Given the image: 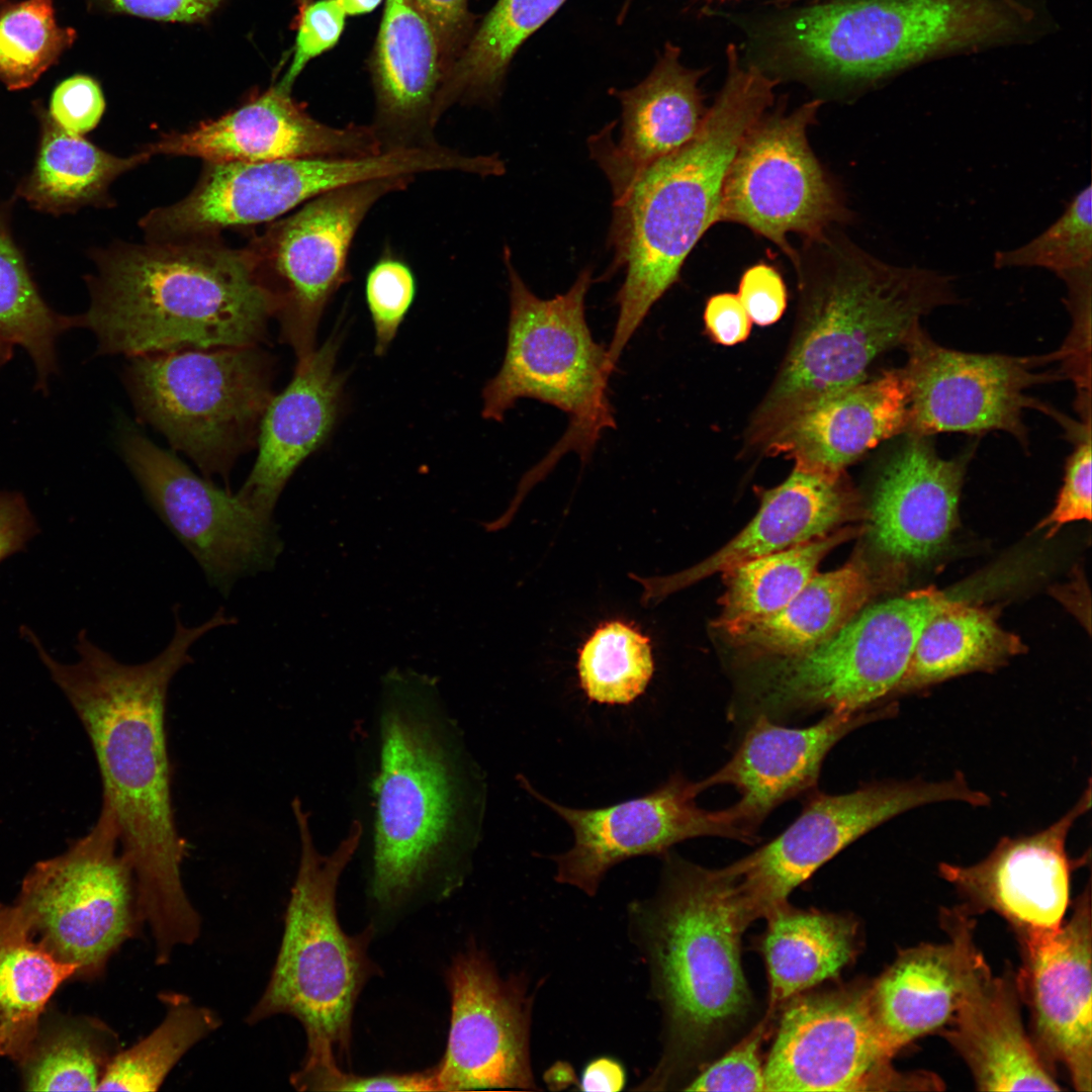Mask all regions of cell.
I'll use <instances>...</instances> for the list:
<instances>
[{"label": "cell", "instance_id": "1", "mask_svg": "<svg viewBox=\"0 0 1092 1092\" xmlns=\"http://www.w3.org/2000/svg\"><path fill=\"white\" fill-rule=\"evenodd\" d=\"M235 623L220 608L202 624L185 626L175 607L171 641L156 657L138 664L116 660L85 631L77 638L78 660L63 663L31 630H22L90 740L102 781V804L114 815L121 850L134 876L140 917L159 956L192 944L201 930L182 881L187 846L173 808L167 694L175 674L193 661L194 643Z\"/></svg>", "mask_w": 1092, "mask_h": 1092}, {"label": "cell", "instance_id": "2", "mask_svg": "<svg viewBox=\"0 0 1092 1092\" xmlns=\"http://www.w3.org/2000/svg\"><path fill=\"white\" fill-rule=\"evenodd\" d=\"M92 259L90 305L72 321L95 334L99 355L259 345L279 307L252 250L217 237L115 244Z\"/></svg>", "mask_w": 1092, "mask_h": 1092}, {"label": "cell", "instance_id": "3", "mask_svg": "<svg viewBox=\"0 0 1092 1092\" xmlns=\"http://www.w3.org/2000/svg\"><path fill=\"white\" fill-rule=\"evenodd\" d=\"M663 857L658 891L628 910L663 1019L661 1055L639 1091L680 1084L751 1006L740 940L754 920L736 879L726 868Z\"/></svg>", "mask_w": 1092, "mask_h": 1092}, {"label": "cell", "instance_id": "4", "mask_svg": "<svg viewBox=\"0 0 1092 1092\" xmlns=\"http://www.w3.org/2000/svg\"><path fill=\"white\" fill-rule=\"evenodd\" d=\"M439 703L435 679L383 678L373 783L371 894L381 906L411 895L467 853L480 812L478 781Z\"/></svg>", "mask_w": 1092, "mask_h": 1092}, {"label": "cell", "instance_id": "5", "mask_svg": "<svg viewBox=\"0 0 1092 1092\" xmlns=\"http://www.w3.org/2000/svg\"><path fill=\"white\" fill-rule=\"evenodd\" d=\"M727 65L725 84L698 133L650 165L613 203L608 242L614 258L608 274L626 270L608 346L615 365L651 307L678 281L694 247L718 222L729 165L772 103L776 81L755 66H742L732 46Z\"/></svg>", "mask_w": 1092, "mask_h": 1092}, {"label": "cell", "instance_id": "6", "mask_svg": "<svg viewBox=\"0 0 1092 1092\" xmlns=\"http://www.w3.org/2000/svg\"><path fill=\"white\" fill-rule=\"evenodd\" d=\"M817 242L824 251L819 266L796 268V327L749 428L754 445L799 407L864 380L873 362L903 347L922 316L959 301L952 276L888 264L826 236Z\"/></svg>", "mask_w": 1092, "mask_h": 1092}, {"label": "cell", "instance_id": "7", "mask_svg": "<svg viewBox=\"0 0 1092 1092\" xmlns=\"http://www.w3.org/2000/svg\"><path fill=\"white\" fill-rule=\"evenodd\" d=\"M292 809L300 838L298 870L274 968L246 1021L253 1025L290 1015L305 1031L303 1064L338 1062L349 1054L359 994L377 972L367 954L372 930L348 935L336 910L339 880L360 843L362 826L354 821L336 849L323 854L301 802L294 800Z\"/></svg>", "mask_w": 1092, "mask_h": 1092}, {"label": "cell", "instance_id": "8", "mask_svg": "<svg viewBox=\"0 0 1092 1092\" xmlns=\"http://www.w3.org/2000/svg\"><path fill=\"white\" fill-rule=\"evenodd\" d=\"M1041 24L1030 0H829L796 14L782 40L808 68L867 84L939 57L1029 40Z\"/></svg>", "mask_w": 1092, "mask_h": 1092}, {"label": "cell", "instance_id": "9", "mask_svg": "<svg viewBox=\"0 0 1092 1092\" xmlns=\"http://www.w3.org/2000/svg\"><path fill=\"white\" fill-rule=\"evenodd\" d=\"M510 283V316L500 369L482 391V417L502 422L521 398L555 406L568 417L557 445L528 477L535 482L563 454L582 461L607 429L616 428L609 378L616 366L608 349L595 341L585 318V295L593 271L584 268L571 287L553 298L536 296L512 263L505 247Z\"/></svg>", "mask_w": 1092, "mask_h": 1092}, {"label": "cell", "instance_id": "10", "mask_svg": "<svg viewBox=\"0 0 1092 1092\" xmlns=\"http://www.w3.org/2000/svg\"><path fill=\"white\" fill-rule=\"evenodd\" d=\"M273 366L259 345L181 350L130 358L124 381L139 416L205 478L228 484L238 457L257 443Z\"/></svg>", "mask_w": 1092, "mask_h": 1092}, {"label": "cell", "instance_id": "11", "mask_svg": "<svg viewBox=\"0 0 1092 1092\" xmlns=\"http://www.w3.org/2000/svg\"><path fill=\"white\" fill-rule=\"evenodd\" d=\"M953 600L928 586L862 609L802 653L770 657L746 694V715L783 723L817 711L890 703L926 624Z\"/></svg>", "mask_w": 1092, "mask_h": 1092}, {"label": "cell", "instance_id": "12", "mask_svg": "<svg viewBox=\"0 0 1092 1092\" xmlns=\"http://www.w3.org/2000/svg\"><path fill=\"white\" fill-rule=\"evenodd\" d=\"M14 905L33 937L78 979H96L142 923L134 876L112 811L63 853L35 863Z\"/></svg>", "mask_w": 1092, "mask_h": 1092}, {"label": "cell", "instance_id": "13", "mask_svg": "<svg viewBox=\"0 0 1092 1092\" xmlns=\"http://www.w3.org/2000/svg\"><path fill=\"white\" fill-rule=\"evenodd\" d=\"M943 802L984 807L991 798L971 787L962 772L939 781L873 782L839 795L813 791L781 834L725 868L736 878L753 920L765 917L862 835L905 812Z\"/></svg>", "mask_w": 1092, "mask_h": 1092}, {"label": "cell", "instance_id": "14", "mask_svg": "<svg viewBox=\"0 0 1092 1092\" xmlns=\"http://www.w3.org/2000/svg\"><path fill=\"white\" fill-rule=\"evenodd\" d=\"M414 179L386 177L331 191L277 220L249 244L278 299L280 340L293 349L297 362L314 351L323 313L349 279L350 250L366 215Z\"/></svg>", "mask_w": 1092, "mask_h": 1092}, {"label": "cell", "instance_id": "15", "mask_svg": "<svg viewBox=\"0 0 1092 1092\" xmlns=\"http://www.w3.org/2000/svg\"><path fill=\"white\" fill-rule=\"evenodd\" d=\"M820 100L789 114L762 116L746 133L726 173L718 221L744 225L778 246L797 265L788 236L823 239L846 210L815 157L807 129Z\"/></svg>", "mask_w": 1092, "mask_h": 1092}, {"label": "cell", "instance_id": "16", "mask_svg": "<svg viewBox=\"0 0 1092 1092\" xmlns=\"http://www.w3.org/2000/svg\"><path fill=\"white\" fill-rule=\"evenodd\" d=\"M120 446L152 509L221 595L228 597L240 578L275 566L283 543L273 520L133 429L123 432Z\"/></svg>", "mask_w": 1092, "mask_h": 1092}, {"label": "cell", "instance_id": "17", "mask_svg": "<svg viewBox=\"0 0 1092 1092\" xmlns=\"http://www.w3.org/2000/svg\"><path fill=\"white\" fill-rule=\"evenodd\" d=\"M767 1060L765 1091H884L929 1084L891 1065L870 1004V983L787 1002Z\"/></svg>", "mask_w": 1092, "mask_h": 1092}, {"label": "cell", "instance_id": "18", "mask_svg": "<svg viewBox=\"0 0 1092 1092\" xmlns=\"http://www.w3.org/2000/svg\"><path fill=\"white\" fill-rule=\"evenodd\" d=\"M903 348L909 385L906 434H982L1002 431L1028 446L1023 416L1043 404L1029 397L1032 386L1064 378L1041 370L1060 360L1059 351L1044 356L981 354L953 350L916 328Z\"/></svg>", "mask_w": 1092, "mask_h": 1092}, {"label": "cell", "instance_id": "19", "mask_svg": "<svg viewBox=\"0 0 1092 1092\" xmlns=\"http://www.w3.org/2000/svg\"><path fill=\"white\" fill-rule=\"evenodd\" d=\"M518 782L571 828L573 845L552 857L555 880L587 896H595L608 871L626 859L664 855L674 844L701 836L742 842L756 838L739 825L730 807L717 811L700 807L697 797L705 791L701 781H690L678 771L645 795L590 809L555 803L522 775Z\"/></svg>", "mask_w": 1092, "mask_h": 1092}, {"label": "cell", "instance_id": "20", "mask_svg": "<svg viewBox=\"0 0 1092 1092\" xmlns=\"http://www.w3.org/2000/svg\"><path fill=\"white\" fill-rule=\"evenodd\" d=\"M446 979L451 1014L444 1056L433 1068L438 1091L537 1090L530 1058L534 996L526 978H502L471 947L454 958Z\"/></svg>", "mask_w": 1092, "mask_h": 1092}, {"label": "cell", "instance_id": "21", "mask_svg": "<svg viewBox=\"0 0 1092 1092\" xmlns=\"http://www.w3.org/2000/svg\"><path fill=\"white\" fill-rule=\"evenodd\" d=\"M364 176L362 162L350 157L206 163L186 197L151 210L140 226L149 241L217 237L226 228L277 218Z\"/></svg>", "mask_w": 1092, "mask_h": 1092}, {"label": "cell", "instance_id": "22", "mask_svg": "<svg viewBox=\"0 0 1092 1092\" xmlns=\"http://www.w3.org/2000/svg\"><path fill=\"white\" fill-rule=\"evenodd\" d=\"M1088 781L1077 802L1048 827L1002 837L990 853L970 866L941 862L939 876L966 899L971 912L994 911L1017 933L1020 944L1055 933L1070 902L1077 860L1067 851L1074 824L1091 808Z\"/></svg>", "mask_w": 1092, "mask_h": 1092}, {"label": "cell", "instance_id": "23", "mask_svg": "<svg viewBox=\"0 0 1092 1092\" xmlns=\"http://www.w3.org/2000/svg\"><path fill=\"white\" fill-rule=\"evenodd\" d=\"M1091 904L1089 885L1053 934L1021 944L1015 982L1030 1011L1038 1053L1068 1071L1078 1091L1092 1089Z\"/></svg>", "mask_w": 1092, "mask_h": 1092}, {"label": "cell", "instance_id": "24", "mask_svg": "<svg viewBox=\"0 0 1092 1092\" xmlns=\"http://www.w3.org/2000/svg\"><path fill=\"white\" fill-rule=\"evenodd\" d=\"M279 84L239 108L186 131L163 133L142 152L206 163L363 157L383 152L370 125L331 126L314 119Z\"/></svg>", "mask_w": 1092, "mask_h": 1092}, {"label": "cell", "instance_id": "25", "mask_svg": "<svg viewBox=\"0 0 1092 1092\" xmlns=\"http://www.w3.org/2000/svg\"><path fill=\"white\" fill-rule=\"evenodd\" d=\"M898 712L896 702L862 711L827 712L807 727H787L764 715L750 719L732 757L701 781L704 790L734 787L740 795L730 806L740 826L753 836L781 804L816 788L822 763L845 735Z\"/></svg>", "mask_w": 1092, "mask_h": 1092}, {"label": "cell", "instance_id": "26", "mask_svg": "<svg viewBox=\"0 0 1092 1092\" xmlns=\"http://www.w3.org/2000/svg\"><path fill=\"white\" fill-rule=\"evenodd\" d=\"M909 385L902 368L823 395L779 422L759 443L806 470L838 474L864 453L906 434Z\"/></svg>", "mask_w": 1092, "mask_h": 1092}, {"label": "cell", "instance_id": "27", "mask_svg": "<svg viewBox=\"0 0 1092 1092\" xmlns=\"http://www.w3.org/2000/svg\"><path fill=\"white\" fill-rule=\"evenodd\" d=\"M971 452L943 458L929 437L906 434L886 460L868 510L867 528L893 564L935 555L954 529Z\"/></svg>", "mask_w": 1092, "mask_h": 1092}, {"label": "cell", "instance_id": "28", "mask_svg": "<svg viewBox=\"0 0 1092 1092\" xmlns=\"http://www.w3.org/2000/svg\"><path fill=\"white\" fill-rule=\"evenodd\" d=\"M342 332L301 362L282 392L273 395L262 417L258 455L235 494L265 520H273L277 500L300 464L330 438L340 416L345 376L336 369Z\"/></svg>", "mask_w": 1092, "mask_h": 1092}, {"label": "cell", "instance_id": "29", "mask_svg": "<svg viewBox=\"0 0 1092 1092\" xmlns=\"http://www.w3.org/2000/svg\"><path fill=\"white\" fill-rule=\"evenodd\" d=\"M943 943L900 950L870 983V1004L880 1034L895 1056L912 1040L949 1022L976 965L975 920L964 906L941 913Z\"/></svg>", "mask_w": 1092, "mask_h": 1092}, {"label": "cell", "instance_id": "30", "mask_svg": "<svg viewBox=\"0 0 1092 1092\" xmlns=\"http://www.w3.org/2000/svg\"><path fill=\"white\" fill-rule=\"evenodd\" d=\"M868 518L859 493L844 472L828 474L794 467L765 491L752 520L714 554L677 574L639 579L644 599L658 598L742 562L827 535Z\"/></svg>", "mask_w": 1092, "mask_h": 1092}, {"label": "cell", "instance_id": "31", "mask_svg": "<svg viewBox=\"0 0 1092 1092\" xmlns=\"http://www.w3.org/2000/svg\"><path fill=\"white\" fill-rule=\"evenodd\" d=\"M371 123L383 152L434 147L445 68L437 36L411 0H385L370 57Z\"/></svg>", "mask_w": 1092, "mask_h": 1092}, {"label": "cell", "instance_id": "32", "mask_svg": "<svg viewBox=\"0 0 1092 1092\" xmlns=\"http://www.w3.org/2000/svg\"><path fill=\"white\" fill-rule=\"evenodd\" d=\"M680 50L667 43L649 75L626 90L613 89L622 106L618 142L614 122L588 139L592 158L606 174L614 201L653 163L688 144L707 110L698 88L701 72L680 63Z\"/></svg>", "mask_w": 1092, "mask_h": 1092}, {"label": "cell", "instance_id": "33", "mask_svg": "<svg viewBox=\"0 0 1092 1092\" xmlns=\"http://www.w3.org/2000/svg\"><path fill=\"white\" fill-rule=\"evenodd\" d=\"M1015 978L995 977L982 957L942 1035L981 1091L1061 1087L1024 1029Z\"/></svg>", "mask_w": 1092, "mask_h": 1092}, {"label": "cell", "instance_id": "34", "mask_svg": "<svg viewBox=\"0 0 1092 1092\" xmlns=\"http://www.w3.org/2000/svg\"><path fill=\"white\" fill-rule=\"evenodd\" d=\"M882 583L863 554L856 552L838 569L817 572L785 608L730 639L770 657L802 653L838 632Z\"/></svg>", "mask_w": 1092, "mask_h": 1092}, {"label": "cell", "instance_id": "35", "mask_svg": "<svg viewBox=\"0 0 1092 1092\" xmlns=\"http://www.w3.org/2000/svg\"><path fill=\"white\" fill-rule=\"evenodd\" d=\"M765 918L760 949L769 985V1010L835 979L854 961L858 923L849 915L796 909L784 903Z\"/></svg>", "mask_w": 1092, "mask_h": 1092}, {"label": "cell", "instance_id": "36", "mask_svg": "<svg viewBox=\"0 0 1092 1092\" xmlns=\"http://www.w3.org/2000/svg\"><path fill=\"white\" fill-rule=\"evenodd\" d=\"M33 111L39 123L36 155L13 197L24 199L34 210L61 215L89 205L107 206L111 183L150 159L142 151L117 157L66 131L52 120L41 101L33 103Z\"/></svg>", "mask_w": 1092, "mask_h": 1092}, {"label": "cell", "instance_id": "37", "mask_svg": "<svg viewBox=\"0 0 1092 1092\" xmlns=\"http://www.w3.org/2000/svg\"><path fill=\"white\" fill-rule=\"evenodd\" d=\"M1024 650L1017 636L1000 627L992 610L953 600L924 627L894 697L969 672L993 670Z\"/></svg>", "mask_w": 1092, "mask_h": 1092}, {"label": "cell", "instance_id": "38", "mask_svg": "<svg viewBox=\"0 0 1092 1092\" xmlns=\"http://www.w3.org/2000/svg\"><path fill=\"white\" fill-rule=\"evenodd\" d=\"M76 973L33 937L14 904L0 903V1058L24 1055L51 997Z\"/></svg>", "mask_w": 1092, "mask_h": 1092}, {"label": "cell", "instance_id": "39", "mask_svg": "<svg viewBox=\"0 0 1092 1092\" xmlns=\"http://www.w3.org/2000/svg\"><path fill=\"white\" fill-rule=\"evenodd\" d=\"M565 0H497L446 71L436 105L438 120L457 103H492L521 44Z\"/></svg>", "mask_w": 1092, "mask_h": 1092}, {"label": "cell", "instance_id": "40", "mask_svg": "<svg viewBox=\"0 0 1092 1092\" xmlns=\"http://www.w3.org/2000/svg\"><path fill=\"white\" fill-rule=\"evenodd\" d=\"M864 531L846 525L808 542L737 564L724 571L721 611L713 627L729 638L785 608L817 573L834 548Z\"/></svg>", "mask_w": 1092, "mask_h": 1092}, {"label": "cell", "instance_id": "41", "mask_svg": "<svg viewBox=\"0 0 1092 1092\" xmlns=\"http://www.w3.org/2000/svg\"><path fill=\"white\" fill-rule=\"evenodd\" d=\"M117 1033L95 1017H66L38 1030L17 1061L29 1091H97L119 1051Z\"/></svg>", "mask_w": 1092, "mask_h": 1092}, {"label": "cell", "instance_id": "42", "mask_svg": "<svg viewBox=\"0 0 1092 1092\" xmlns=\"http://www.w3.org/2000/svg\"><path fill=\"white\" fill-rule=\"evenodd\" d=\"M12 203L0 202V336L28 353L37 374L36 387L46 390L57 371L56 341L73 328V322L72 316L54 311L39 294L11 234Z\"/></svg>", "mask_w": 1092, "mask_h": 1092}, {"label": "cell", "instance_id": "43", "mask_svg": "<svg viewBox=\"0 0 1092 1092\" xmlns=\"http://www.w3.org/2000/svg\"><path fill=\"white\" fill-rule=\"evenodd\" d=\"M163 1020L148 1035L119 1050L97 1091H156L176 1064L220 1025L218 1014L179 993H163Z\"/></svg>", "mask_w": 1092, "mask_h": 1092}, {"label": "cell", "instance_id": "44", "mask_svg": "<svg viewBox=\"0 0 1092 1092\" xmlns=\"http://www.w3.org/2000/svg\"><path fill=\"white\" fill-rule=\"evenodd\" d=\"M76 36L58 22L54 0H0V82L9 90L30 87Z\"/></svg>", "mask_w": 1092, "mask_h": 1092}, {"label": "cell", "instance_id": "45", "mask_svg": "<svg viewBox=\"0 0 1092 1092\" xmlns=\"http://www.w3.org/2000/svg\"><path fill=\"white\" fill-rule=\"evenodd\" d=\"M577 668L580 686L590 701L630 704L645 691L653 674L649 640L621 622L606 624L584 644Z\"/></svg>", "mask_w": 1092, "mask_h": 1092}, {"label": "cell", "instance_id": "46", "mask_svg": "<svg viewBox=\"0 0 1092 1092\" xmlns=\"http://www.w3.org/2000/svg\"><path fill=\"white\" fill-rule=\"evenodd\" d=\"M996 268L1041 267L1058 276L1092 266V191L1088 185L1062 215L1028 243L996 252Z\"/></svg>", "mask_w": 1092, "mask_h": 1092}, {"label": "cell", "instance_id": "47", "mask_svg": "<svg viewBox=\"0 0 1092 1092\" xmlns=\"http://www.w3.org/2000/svg\"><path fill=\"white\" fill-rule=\"evenodd\" d=\"M417 294L411 267L386 254L370 268L365 279L366 304L373 324L374 352L382 356L394 340Z\"/></svg>", "mask_w": 1092, "mask_h": 1092}, {"label": "cell", "instance_id": "48", "mask_svg": "<svg viewBox=\"0 0 1092 1092\" xmlns=\"http://www.w3.org/2000/svg\"><path fill=\"white\" fill-rule=\"evenodd\" d=\"M772 1012L767 1011L745 1037L719 1060L693 1077L682 1089L687 1091H765L760 1046L768 1029Z\"/></svg>", "mask_w": 1092, "mask_h": 1092}, {"label": "cell", "instance_id": "49", "mask_svg": "<svg viewBox=\"0 0 1092 1092\" xmlns=\"http://www.w3.org/2000/svg\"><path fill=\"white\" fill-rule=\"evenodd\" d=\"M290 1082L300 1091H438L434 1070L405 1074L357 1076L337 1062L301 1065Z\"/></svg>", "mask_w": 1092, "mask_h": 1092}, {"label": "cell", "instance_id": "50", "mask_svg": "<svg viewBox=\"0 0 1092 1092\" xmlns=\"http://www.w3.org/2000/svg\"><path fill=\"white\" fill-rule=\"evenodd\" d=\"M346 17L339 0L311 1L298 12L293 56L288 70L278 83L281 87L291 91L304 67L339 42Z\"/></svg>", "mask_w": 1092, "mask_h": 1092}, {"label": "cell", "instance_id": "51", "mask_svg": "<svg viewBox=\"0 0 1092 1092\" xmlns=\"http://www.w3.org/2000/svg\"><path fill=\"white\" fill-rule=\"evenodd\" d=\"M1074 451L1066 465L1064 483L1053 511L1037 526L1048 528V536L1065 524L1086 520L1091 514V421L1082 422Z\"/></svg>", "mask_w": 1092, "mask_h": 1092}, {"label": "cell", "instance_id": "52", "mask_svg": "<svg viewBox=\"0 0 1092 1092\" xmlns=\"http://www.w3.org/2000/svg\"><path fill=\"white\" fill-rule=\"evenodd\" d=\"M105 106L99 83L91 76L75 74L56 85L46 109L60 127L83 135L98 125Z\"/></svg>", "mask_w": 1092, "mask_h": 1092}, {"label": "cell", "instance_id": "53", "mask_svg": "<svg viewBox=\"0 0 1092 1092\" xmlns=\"http://www.w3.org/2000/svg\"><path fill=\"white\" fill-rule=\"evenodd\" d=\"M411 1L428 20L437 36L446 73L475 28L468 0Z\"/></svg>", "mask_w": 1092, "mask_h": 1092}, {"label": "cell", "instance_id": "54", "mask_svg": "<svg viewBox=\"0 0 1092 1092\" xmlns=\"http://www.w3.org/2000/svg\"><path fill=\"white\" fill-rule=\"evenodd\" d=\"M737 296L751 322L759 326L778 322L787 306V289L781 274L763 263L745 270Z\"/></svg>", "mask_w": 1092, "mask_h": 1092}, {"label": "cell", "instance_id": "55", "mask_svg": "<svg viewBox=\"0 0 1092 1092\" xmlns=\"http://www.w3.org/2000/svg\"><path fill=\"white\" fill-rule=\"evenodd\" d=\"M225 0H92L99 8L160 21L204 20Z\"/></svg>", "mask_w": 1092, "mask_h": 1092}, {"label": "cell", "instance_id": "56", "mask_svg": "<svg viewBox=\"0 0 1092 1092\" xmlns=\"http://www.w3.org/2000/svg\"><path fill=\"white\" fill-rule=\"evenodd\" d=\"M706 330L716 343L732 346L750 334L751 320L737 294L719 293L709 298L704 311Z\"/></svg>", "mask_w": 1092, "mask_h": 1092}, {"label": "cell", "instance_id": "57", "mask_svg": "<svg viewBox=\"0 0 1092 1092\" xmlns=\"http://www.w3.org/2000/svg\"><path fill=\"white\" fill-rule=\"evenodd\" d=\"M36 532L24 497L17 492H0V561L23 549Z\"/></svg>", "mask_w": 1092, "mask_h": 1092}, {"label": "cell", "instance_id": "58", "mask_svg": "<svg viewBox=\"0 0 1092 1092\" xmlns=\"http://www.w3.org/2000/svg\"><path fill=\"white\" fill-rule=\"evenodd\" d=\"M625 1084L626 1073L621 1063L600 1057L585 1066L578 1086L584 1092H620Z\"/></svg>", "mask_w": 1092, "mask_h": 1092}, {"label": "cell", "instance_id": "59", "mask_svg": "<svg viewBox=\"0 0 1092 1092\" xmlns=\"http://www.w3.org/2000/svg\"><path fill=\"white\" fill-rule=\"evenodd\" d=\"M383 0H339L347 15L358 16L374 11Z\"/></svg>", "mask_w": 1092, "mask_h": 1092}, {"label": "cell", "instance_id": "60", "mask_svg": "<svg viewBox=\"0 0 1092 1092\" xmlns=\"http://www.w3.org/2000/svg\"><path fill=\"white\" fill-rule=\"evenodd\" d=\"M13 345L0 336V366L6 364L12 357Z\"/></svg>", "mask_w": 1092, "mask_h": 1092}, {"label": "cell", "instance_id": "61", "mask_svg": "<svg viewBox=\"0 0 1092 1092\" xmlns=\"http://www.w3.org/2000/svg\"><path fill=\"white\" fill-rule=\"evenodd\" d=\"M312 0H295L298 12L301 11Z\"/></svg>", "mask_w": 1092, "mask_h": 1092}]
</instances>
